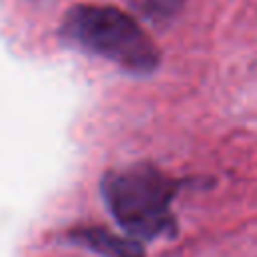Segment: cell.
<instances>
[{"mask_svg": "<svg viewBox=\"0 0 257 257\" xmlns=\"http://www.w3.org/2000/svg\"><path fill=\"white\" fill-rule=\"evenodd\" d=\"M104 201L114 219L135 237L153 239L173 227V181L149 165H135L104 177Z\"/></svg>", "mask_w": 257, "mask_h": 257, "instance_id": "7a4b0ae2", "label": "cell"}, {"mask_svg": "<svg viewBox=\"0 0 257 257\" xmlns=\"http://www.w3.org/2000/svg\"><path fill=\"white\" fill-rule=\"evenodd\" d=\"M72 239L104 257H143V249L137 239L118 237L106 229L98 227H84L72 233Z\"/></svg>", "mask_w": 257, "mask_h": 257, "instance_id": "3957f363", "label": "cell"}, {"mask_svg": "<svg viewBox=\"0 0 257 257\" xmlns=\"http://www.w3.org/2000/svg\"><path fill=\"white\" fill-rule=\"evenodd\" d=\"M181 0H145V4L153 10V12H169L175 6H179Z\"/></svg>", "mask_w": 257, "mask_h": 257, "instance_id": "277c9868", "label": "cell"}, {"mask_svg": "<svg viewBox=\"0 0 257 257\" xmlns=\"http://www.w3.org/2000/svg\"><path fill=\"white\" fill-rule=\"evenodd\" d=\"M62 34L74 46L98 54L131 72H151L159 48L126 12L102 4H76L62 20Z\"/></svg>", "mask_w": 257, "mask_h": 257, "instance_id": "6da1fadb", "label": "cell"}]
</instances>
